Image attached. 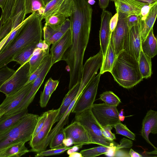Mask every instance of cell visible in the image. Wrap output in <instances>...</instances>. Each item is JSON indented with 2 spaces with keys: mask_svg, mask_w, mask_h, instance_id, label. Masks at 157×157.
Wrapping results in <instances>:
<instances>
[{
  "mask_svg": "<svg viewBox=\"0 0 157 157\" xmlns=\"http://www.w3.org/2000/svg\"><path fill=\"white\" fill-rule=\"evenodd\" d=\"M43 27L37 12L25 19L13 40L0 51V68L13 61L14 56L28 46L42 40Z\"/></svg>",
  "mask_w": 157,
  "mask_h": 157,
  "instance_id": "6da1fadb",
  "label": "cell"
},
{
  "mask_svg": "<svg viewBox=\"0 0 157 157\" xmlns=\"http://www.w3.org/2000/svg\"><path fill=\"white\" fill-rule=\"evenodd\" d=\"M110 72L120 85L127 89L133 87L143 79L138 61L124 50L117 56Z\"/></svg>",
  "mask_w": 157,
  "mask_h": 157,
  "instance_id": "7a4b0ae2",
  "label": "cell"
},
{
  "mask_svg": "<svg viewBox=\"0 0 157 157\" xmlns=\"http://www.w3.org/2000/svg\"><path fill=\"white\" fill-rule=\"evenodd\" d=\"M39 117L28 113L13 126L0 133V152L14 143L29 141Z\"/></svg>",
  "mask_w": 157,
  "mask_h": 157,
  "instance_id": "3957f363",
  "label": "cell"
},
{
  "mask_svg": "<svg viewBox=\"0 0 157 157\" xmlns=\"http://www.w3.org/2000/svg\"><path fill=\"white\" fill-rule=\"evenodd\" d=\"M75 121L84 127L91 139L92 144L107 147L114 146L113 141L109 140L103 136L101 127L93 116L90 108L75 113Z\"/></svg>",
  "mask_w": 157,
  "mask_h": 157,
  "instance_id": "277c9868",
  "label": "cell"
},
{
  "mask_svg": "<svg viewBox=\"0 0 157 157\" xmlns=\"http://www.w3.org/2000/svg\"><path fill=\"white\" fill-rule=\"evenodd\" d=\"M117 107L109 105L105 103L93 104L90 109L101 127L110 125L114 127L117 124L121 122L119 119V112Z\"/></svg>",
  "mask_w": 157,
  "mask_h": 157,
  "instance_id": "5b68a950",
  "label": "cell"
},
{
  "mask_svg": "<svg viewBox=\"0 0 157 157\" xmlns=\"http://www.w3.org/2000/svg\"><path fill=\"white\" fill-rule=\"evenodd\" d=\"M29 61L21 66L0 87V92L6 96L17 91L26 84L30 75Z\"/></svg>",
  "mask_w": 157,
  "mask_h": 157,
  "instance_id": "8992f818",
  "label": "cell"
},
{
  "mask_svg": "<svg viewBox=\"0 0 157 157\" xmlns=\"http://www.w3.org/2000/svg\"><path fill=\"white\" fill-rule=\"evenodd\" d=\"M101 75L99 72L85 87L75 102L71 112L75 114L91 107L95 100Z\"/></svg>",
  "mask_w": 157,
  "mask_h": 157,
  "instance_id": "52a82bcc",
  "label": "cell"
},
{
  "mask_svg": "<svg viewBox=\"0 0 157 157\" xmlns=\"http://www.w3.org/2000/svg\"><path fill=\"white\" fill-rule=\"evenodd\" d=\"M51 56L48 60L44 68L33 82L32 85L29 92L21 103L15 108L6 113V115H11L24 109H28V107L33 101L46 75L52 67L51 65Z\"/></svg>",
  "mask_w": 157,
  "mask_h": 157,
  "instance_id": "ba28073f",
  "label": "cell"
},
{
  "mask_svg": "<svg viewBox=\"0 0 157 157\" xmlns=\"http://www.w3.org/2000/svg\"><path fill=\"white\" fill-rule=\"evenodd\" d=\"M118 12L119 14L118 23L111 35L112 37L116 56L124 50L129 30L126 21L127 14Z\"/></svg>",
  "mask_w": 157,
  "mask_h": 157,
  "instance_id": "9c48e42d",
  "label": "cell"
},
{
  "mask_svg": "<svg viewBox=\"0 0 157 157\" xmlns=\"http://www.w3.org/2000/svg\"><path fill=\"white\" fill-rule=\"evenodd\" d=\"M143 24L142 21L129 29L124 49L138 61L141 50V33Z\"/></svg>",
  "mask_w": 157,
  "mask_h": 157,
  "instance_id": "30bf717a",
  "label": "cell"
},
{
  "mask_svg": "<svg viewBox=\"0 0 157 157\" xmlns=\"http://www.w3.org/2000/svg\"><path fill=\"white\" fill-rule=\"evenodd\" d=\"M64 131L65 138H70L74 145L82 147V145L92 144L91 139L84 127L75 121L65 128Z\"/></svg>",
  "mask_w": 157,
  "mask_h": 157,
  "instance_id": "8fae6325",
  "label": "cell"
},
{
  "mask_svg": "<svg viewBox=\"0 0 157 157\" xmlns=\"http://www.w3.org/2000/svg\"><path fill=\"white\" fill-rule=\"evenodd\" d=\"M72 0H52L45 5L42 14V21L54 14H61L67 18L69 17L73 7Z\"/></svg>",
  "mask_w": 157,
  "mask_h": 157,
  "instance_id": "7c38bea8",
  "label": "cell"
},
{
  "mask_svg": "<svg viewBox=\"0 0 157 157\" xmlns=\"http://www.w3.org/2000/svg\"><path fill=\"white\" fill-rule=\"evenodd\" d=\"M33 83L30 82L16 92L6 96L0 105V109L4 114L10 112L21 103L29 92Z\"/></svg>",
  "mask_w": 157,
  "mask_h": 157,
  "instance_id": "4fadbf2b",
  "label": "cell"
},
{
  "mask_svg": "<svg viewBox=\"0 0 157 157\" xmlns=\"http://www.w3.org/2000/svg\"><path fill=\"white\" fill-rule=\"evenodd\" d=\"M59 110V108L57 109H52L47 111L48 116L43 128L29 141V144L31 149L29 150V152H32L47 137L54 124V121L58 113Z\"/></svg>",
  "mask_w": 157,
  "mask_h": 157,
  "instance_id": "5bb4252c",
  "label": "cell"
},
{
  "mask_svg": "<svg viewBox=\"0 0 157 157\" xmlns=\"http://www.w3.org/2000/svg\"><path fill=\"white\" fill-rule=\"evenodd\" d=\"M71 44V35L69 29L59 40L52 44L50 49L51 65L62 60L63 57Z\"/></svg>",
  "mask_w": 157,
  "mask_h": 157,
  "instance_id": "9a60e30c",
  "label": "cell"
},
{
  "mask_svg": "<svg viewBox=\"0 0 157 157\" xmlns=\"http://www.w3.org/2000/svg\"><path fill=\"white\" fill-rule=\"evenodd\" d=\"M112 13L105 10H102L101 14V23L99 31L101 50L104 57L110 41L111 33L109 21L112 17Z\"/></svg>",
  "mask_w": 157,
  "mask_h": 157,
  "instance_id": "2e32d148",
  "label": "cell"
},
{
  "mask_svg": "<svg viewBox=\"0 0 157 157\" xmlns=\"http://www.w3.org/2000/svg\"><path fill=\"white\" fill-rule=\"evenodd\" d=\"M157 133V112L151 109L149 110L143 119L141 134L146 142L155 149L156 147L149 139V134Z\"/></svg>",
  "mask_w": 157,
  "mask_h": 157,
  "instance_id": "e0dca14e",
  "label": "cell"
},
{
  "mask_svg": "<svg viewBox=\"0 0 157 157\" xmlns=\"http://www.w3.org/2000/svg\"><path fill=\"white\" fill-rule=\"evenodd\" d=\"M70 28V21L67 18L64 23L59 27L53 28L44 25L43 28L44 41L50 45L60 39Z\"/></svg>",
  "mask_w": 157,
  "mask_h": 157,
  "instance_id": "ac0fdd59",
  "label": "cell"
},
{
  "mask_svg": "<svg viewBox=\"0 0 157 157\" xmlns=\"http://www.w3.org/2000/svg\"><path fill=\"white\" fill-rule=\"evenodd\" d=\"M114 2L116 12L127 15H140L142 7L148 4L137 0H115Z\"/></svg>",
  "mask_w": 157,
  "mask_h": 157,
  "instance_id": "d6986e66",
  "label": "cell"
},
{
  "mask_svg": "<svg viewBox=\"0 0 157 157\" xmlns=\"http://www.w3.org/2000/svg\"><path fill=\"white\" fill-rule=\"evenodd\" d=\"M28 113L26 109L11 115L3 114L0 118V133L13 126Z\"/></svg>",
  "mask_w": 157,
  "mask_h": 157,
  "instance_id": "ffe728a7",
  "label": "cell"
},
{
  "mask_svg": "<svg viewBox=\"0 0 157 157\" xmlns=\"http://www.w3.org/2000/svg\"><path fill=\"white\" fill-rule=\"evenodd\" d=\"M80 86V82L77 83L71 88L69 90L59 108L58 113L54 121V124L60 120L66 112L70 104L77 95Z\"/></svg>",
  "mask_w": 157,
  "mask_h": 157,
  "instance_id": "44dd1931",
  "label": "cell"
},
{
  "mask_svg": "<svg viewBox=\"0 0 157 157\" xmlns=\"http://www.w3.org/2000/svg\"><path fill=\"white\" fill-rule=\"evenodd\" d=\"M116 55L113 40L111 35L110 41L105 55L103 58L100 73L101 75L106 72H110L116 59Z\"/></svg>",
  "mask_w": 157,
  "mask_h": 157,
  "instance_id": "7402d4cb",
  "label": "cell"
},
{
  "mask_svg": "<svg viewBox=\"0 0 157 157\" xmlns=\"http://www.w3.org/2000/svg\"><path fill=\"white\" fill-rule=\"evenodd\" d=\"M141 49L143 52L151 58L157 54V40L152 28L144 40L141 42Z\"/></svg>",
  "mask_w": 157,
  "mask_h": 157,
  "instance_id": "603a6c76",
  "label": "cell"
},
{
  "mask_svg": "<svg viewBox=\"0 0 157 157\" xmlns=\"http://www.w3.org/2000/svg\"><path fill=\"white\" fill-rule=\"evenodd\" d=\"M25 143L19 142L13 144L0 152V157H19L29 152Z\"/></svg>",
  "mask_w": 157,
  "mask_h": 157,
  "instance_id": "cb8c5ba5",
  "label": "cell"
},
{
  "mask_svg": "<svg viewBox=\"0 0 157 157\" xmlns=\"http://www.w3.org/2000/svg\"><path fill=\"white\" fill-rule=\"evenodd\" d=\"M59 82V80H53L51 78L46 81L40 95L39 102L41 107L44 108L46 106L52 94L58 86Z\"/></svg>",
  "mask_w": 157,
  "mask_h": 157,
  "instance_id": "d4e9b609",
  "label": "cell"
},
{
  "mask_svg": "<svg viewBox=\"0 0 157 157\" xmlns=\"http://www.w3.org/2000/svg\"><path fill=\"white\" fill-rule=\"evenodd\" d=\"M140 71L143 78L150 77L152 74L151 58L144 53L141 49L138 60Z\"/></svg>",
  "mask_w": 157,
  "mask_h": 157,
  "instance_id": "484cf974",
  "label": "cell"
},
{
  "mask_svg": "<svg viewBox=\"0 0 157 157\" xmlns=\"http://www.w3.org/2000/svg\"><path fill=\"white\" fill-rule=\"evenodd\" d=\"M157 15V3L150 9L149 13L144 21L141 33V42L145 39L150 31L153 28Z\"/></svg>",
  "mask_w": 157,
  "mask_h": 157,
  "instance_id": "4316f807",
  "label": "cell"
},
{
  "mask_svg": "<svg viewBox=\"0 0 157 157\" xmlns=\"http://www.w3.org/2000/svg\"><path fill=\"white\" fill-rule=\"evenodd\" d=\"M38 42L33 43L24 48L14 56L13 61L17 62L21 66L29 62Z\"/></svg>",
  "mask_w": 157,
  "mask_h": 157,
  "instance_id": "83f0119b",
  "label": "cell"
},
{
  "mask_svg": "<svg viewBox=\"0 0 157 157\" xmlns=\"http://www.w3.org/2000/svg\"><path fill=\"white\" fill-rule=\"evenodd\" d=\"M26 15L37 12L41 16L45 6L44 0H25Z\"/></svg>",
  "mask_w": 157,
  "mask_h": 157,
  "instance_id": "f1b7e54d",
  "label": "cell"
},
{
  "mask_svg": "<svg viewBox=\"0 0 157 157\" xmlns=\"http://www.w3.org/2000/svg\"><path fill=\"white\" fill-rule=\"evenodd\" d=\"M49 50H42L38 53L33 54L29 61L30 75L38 67L44 57L49 55Z\"/></svg>",
  "mask_w": 157,
  "mask_h": 157,
  "instance_id": "f546056e",
  "label": "cell"
},
{
  "mask_svg": "<svg viewBox=\"0 0 157 157\" xmlns=\"http://www.w3.org/2000/svg\"><path fill=\"white\" fill-rule=\"evenodd\" d=\"M111 147L101 145L100 146L81 150L80 152L82 157H94L106 153Z\"/></svg>",
  "mask_w": 157,
  "mask_h": 157,
  "instance_id": "4dcf8cb0",
  "label": "cell"
},
{
  "mask_svg": "<svg viewBox=\"0 0 157 157\" xmlns=\"http://www.w3.org/2000/svg\"><path fill=\"white\" fill-rule=\"evenodd\" d=\"M99 99L110 106H117L121 103L120 98L110 91L103 92L100 95Z\"/></svg>",
  "mask_w": 157,
  "mask_h": 157,
  "instance_id": "1f68e13d",
  "label": "cell"
},
{
  "mask_svg": "<svg viewBox=\"0 0 157 157\" xmlns=\"http://www.w3.org/2000/svg\"><path fill=\"white\" fill-rule=\"evenodd\" d=\"M67 18L61 14H54L44 19L45 21V25L53 28H57L63 25Z\"/></svg>",
  "mask_w": 157,
  "mask_h": 157,
  "instance_id": "d6a6232c",
  "label": "cell"
},
{
  "mask_svg": "<svg viewBox=\"0 0 157 157\" xmlns=\"http://www.w3.org/2000/svg\"><path fill=\"white\" fill-rule=\"evenodd\" d=\"M65 138L64 128H62L56 133L51 139L49 144L51 149L59 148L65 147L63 141Z\"/></svg>",
  "mask_w": 157,
  "mask_h": 157,
  "instance_id": "836d02e7",
  "label": "cell"
},
{
  "mask_svg": "<svg viewBox=\"0 0 157 157\" xmlns=\"http://www.w3.org/2000/svg\"><path fill=\"white\" fill-rule=\"evenodd\" d=\"M114 128L116 130V134L124 136L132 140H135L136 136L135 134L121 122L117 124Z\"/></svg>",
  "mask_w": 157,
  "mask_h": 157,
  "instance_id": "e575fe53",
  "label": "cell"
},
{
  "mask_svg": "<svg viewBox=\"0 0 157 157\" xmlns=\"http://www.w3.org/2000/svg\"><path fill=\"white\" fill-rule=\"evenodd\" d=\"M17 0H7L4 11L2 12L3 24L10 19Z\"/></svg>",
  "mask_w": 157,
  "mask_h": 157,
  "instance_id": "d590c367",
  "label": "cell"
},
{
  "mask_svg": "<svg viewBox=\"0 0 157 157\" xmlns=\"http://www.w3.org/2000/svg\"><path fill=\"white\" fill-rule=\"evenodd\" d=\"M71 147H64L59 148L51 149L47 150H45L40 152L36 153L35 156L36 157H43L59 155L64 153L65 151Z\"/></svg>",
  "mask_w": 157,
  "mask_h": 157,
  "instance_id": "8d00e7d4",
  "label": "cell"
},
{
  "mask_svg": "<svg viewBox=\"0 0 157 157\" xmlns=\"http://www.w3.org/2000/svg\"><path fill=\"white\" fill-rule=\"evenodd\" d=\"M15 71L7 65L0 68V87L13 75Z\"/></svg>",
  "mask_w": 157,
  "mask_h": 157,
  "instance_id": "74e56055",
  "label": "cell"
},
{
  "mask_svg": "<svg viewBox=\"0 0 157 157\" xmlns=\"http://www.w3.org/2000/svg\"><path fill=\"white\" fill-rule=\"evenodd\" d=\"M51 57V55L50 53H49L48 55L44 57L42 63L36 69L35 71L30 76L29 80L26 83V84L30 82H33L37 78L44 67L48 60Z\"/></svg>",
  "mask_w": 157,
  "mask_h": 157,
  "instance_id": "f35d334b",
  "label": "cell"
},
{
  "mask_svg": "<svg viewBox=\"0 0 157 157\" xmlns=\"http://www.w3.org/2000/svg\"><path fill=\"white\" fill-rule=\"evenodd\" d=\"M48 116L47 111L39 117L33 133L32 138L35 136L43 128Z\"/></svg>",
  "mask_w": 157,
  "mask_h": 157,
  "instance_id": "ab89813d",
  "label": "cell"
},
{
  "mask_svg": "<svg viewBox=\"0 0 157 157\" xmlns=\"http://www.w3.org/2000/svg\"><path fill=\"white\" fill-rule=\"evenodd\" d=\"M12 29V21L10 19L2 25L0 33V41L11 32Z\"/></svg>",
  "mask_w": 157,
  "mask_h": 157,
  "instance_id": "60d3db41",
  "label": "cell"
},
{
  "mask_svg": "<svg viewBox=\"0 0 157 157\" xmlns=\"http://www.w3.org/2000/svg\"><path fill=\"white\" fill-rule=\"evenodd\" d=\"M141 21L140 15L135 14L127 15L126 21L129 29L132 27L138 24Z\"/></svg>",
  "mask_w": 157,
  "mask_h": 157,
  "instance_id": "b9f144b4",
  "label": "cell"
},
{
  "mask_svg": "<svg viewBox=\"0 0 157 157\" xmlns=\"http://www.w3.org/2000/svg\"><path fill=\"white\" fill-rule=\"evenodd\" d=\"M112 128L113 127L110 125L101 127L103 136L109 140L113 141L116 139V137L115 134L112 133L111 131Z\"/></svg>",
  "mask_w": 157,
  "mask_h": 157,
  "instance_id": "7bdbcfd3",
  "label": "cell"
},
{
  "mask_svg": "<svg viewBox=\"0 0 157 157\" xmlns=\"http://www.w3.org/2000/svg\"><path fill=\"white\" fill-rule=\"evenodd\" d=\"M120 143V144L115 146V151L122 148H130L133 145V142L131 140L125 138L121 139Z\"/></svg>",
  "mask_w": 157,
  "mask_h": 157,
  "instance_id": "ee69618b",
  "label": "cell"
},
{
  "mask_svg": "<svg viewBox=\"0 0 157 157\" xmlns=\"http://www.w3.org/2000/svg\"><path fill=\"white\" fill-rule=\"evenodd\" d=\"M157 2L151 4H148L142 7L141 10L140 15L142 21H144L146 19L150 9Z\"/></svg>",
  "mask_w": 157,
  "mask_h": 157,
  "instance_id": "f6af8a7d",
  "label": "cell"
},
{
  "mask_svg": "<svg viewBox=\"0 0 157 157\" xmlns=\"http://www.w3.org/2000/svg\"><path fill=\"white\" fill-rule=\"evenodd\" d=\"M111 18L109 21V29L111 34L116 27L118 23L119 18V14L118 12Z\"/></svg>",
  "mask_w": 157,
  "mask_h": 157,
  "instance_id": "bcb514c9",
  "label": "cell"
},
{
  "mask_svg": "<svg viewBox=\"0 0 157 157\" xmlns=\"http://www.w3.org/2000/svg\"><path fill=\"white\" fill-rule=\"evenodd\" d=\"M109 0H99V5L100 7L102 10H105L108 6Z\"/></svg>",
  "mask_w": 157,
  "mask_h": 157,
  "instance_id": "7dc6e473",
  "label": "cell"
},
{
  "mask_svg": "<svg viewBox=\"0 0 157 157\" xmlns=\"http://www.w3.org/2000/svg\"><path fill=\"white\" fill-rule=\"evenodd\" d=\"M63 143L65 147H69L73 144L72 140L70 138H65L63 141Z\"/></svg>",
  "mask_w": 157,
  "mask_h": 157,
  "instance_id": "c3c4849f",
  "label": "cell"
},
{
  "mask_svg": "<svg viewBox=\"0 0 157 157\" xmlns=\"http://www.w3.org/2000/svg\"><path fill=\"white\" fill-rule=\"evenodd\" d=\"M81 147L78 146L74 145V146L71 147V148L67 150V154L68 155H69L73 152L77 151Z\"/></svg>",
  "mask_w": 157,
  "mask_h": 157,
  "instance_id": "681fc988",
  "label": "cell"
},
{
  "mask_svg": "<svg viewBox=\"0 0 157 157\" xmlns=\"http://www.w3.org/2000/svg\"><path fill=\"white\" fill-rule=\"evenodd\" d=\"M130 156L131 157H142V156L138 153L134 151L131 148L129 153Z\"/></svg>",
  "mask_w": 157,
  "mask_h": 157,
  "instance_id": "f907efd6",
  "label": "cell"
},
{
  "mask_svg": "<svg viewBox=\"0 0 157 157\" xmlns=\"http://www.w3.org/2000/svg\"><path fill=\"white\" fill-rule=\"evenodd\" d=\"M124 110L123 109H122L119 112L118 117L120 121H124L125 119V117L124 116Z\"/></svg>",
  "mask_w": 157,
  "mask_h": 157,
  "instance_id": "816d5d0a",
  "label": "cell"
},
{
  "mask_svg": "<svg viewBox=\"0 0 157 157\" xmlns=\"http://www.w3.org/2000/svg\"><path fill=\"white\" fill-rule=\"evenodd\" d=\"M10 33H9L5 38H4L0 42V51L1 49L2 48L3 46L4 45L9 37L10 36Z\"/></svg>",
  "mask_w": 157,
  "mask_h": 157,
  "instance_id": "f5cc1de1",
  "label": "cell"
},
{
  "mask_svg": "<svg viewBox=\"0 0 157 157\" xmlns=\"http://www.w3.org/2000/svg\"><path fill=\"white\" fill-rule=\"evenodd\" d=\"M69 157H82V154L80 152H78L77 151L73 152L69 155Z\"/></svg>",
  "mask_w": 157,
  "mask_h": 157,
  "instance_id": "db71d44e",
  "label": "cell"
},
{
  "mask_svg": "<svg viewBox=\"0 0 157 157\" xmlns=\"http://www.w3.org/2000/svg\"><path fill=\"white\" fill-rule=\"evenodd\" d=\"M7 0H0V7L3 12L4 10Z\"/></svg>",
  "mask_w": 157,
  "mask_h": 157,
  "instance_id": "11a10c76",
  "label": "cell"
},
{
  "mask_svg": "<svg viewBox=\"0 0 157 157\" xmlns=\"http://www.w3.org/2000/svg\"><path fill=\"white\" fill-rule=\"evenodd\" d=\"M44 43V40H43L42 39L40 40L36 44V48L42 50Z\"/></svg>",
  "mask_w": 157,
  "mask_h": 157,
  "instance_id": "9f6ffc18",
  "label": "cell"
},
{
  "mask_svg": "<svg viewBox=\"0 0 157 157\" xmlns=\"http://www.w3.org/2000/svg\"><path fill=\"white\" fill-rule=\"evenodd\" d=\"M139 1L147 3L149 4H151L157 2V0H137Z\"/></svg>",
  "mask_w": 157,
  "mask_h": 157,
  "instance_id": "6f0895ef",
  "label": "cell"
},
{
  "mask_svg": "<svg viewBox=\"0 0 157 157\" xmlns=\"http://www.w3.org/2000/svg\"><path fill=\"white\" fill-rule=\"evenodd\" d=\"M87 1L88 3L90 5H94L95 2L94 0H88Z\"/></svg>",
  "mask_w": 157,
  "mask_h": 157,
  "instance_id": "680465c9",
  "label": "cell"
},
{
  "mask_svg": "<svg viewBox=\"0 0 157 157\" xmlns=\"http://www.w3.org/2000/svg\"><path fill=\"white\" fill-rule=\"evenodd\" d=\"M3 25V21H2V16L1 15V17L0 18V33L1 29Z\"/></svg>",
  "mask_w": 157,
  "mask_h": 157,
  "instance_id": "91938a15",
  "label": "cell"
},
{
  "mask_svg": "<svg viewBox=\"0 0 157 157\" xmlns=\"http://www.w3.org/2000/svg\"><path fill=\"white\" fill-rule=\"evenodd\" d=\"M45 4L46 5L49 2H50V1H51L52 0H44Z\"/></svg>",
  "mask_w": 157,
  "mask_h": 157,
  "instance_id": "94428289",
  "label": "cell"
},
{
  "mask_svg": "<svg viewBox=\"0 0 157 157\" xmlns=\"http://www.w3.org/2000/svg\"><path fill=\"white\" fill-rule=\"evenodd\" d=\"M4 114L0 109V118Z\"/></svg>",
  "mask_w": 157,
  "mask_h": 157,
  "instance_id": "6125c7cd",
  "label": "cell"
},
{
  "mask_svg": "<svg viewBox=\"0 0 157 157\" xmlns=\"http://www.w3.org/2000/svg\"><path fill=\"white\" fill-rule=\"evenodd\" d=\"M110 0V1H113L115 0Z\"/></svg>",
  "mask_w": 157,
  "mask_h": 157,
  "instance_id": "be15d7a7",
  "label": "cell"
}]
</instances>
